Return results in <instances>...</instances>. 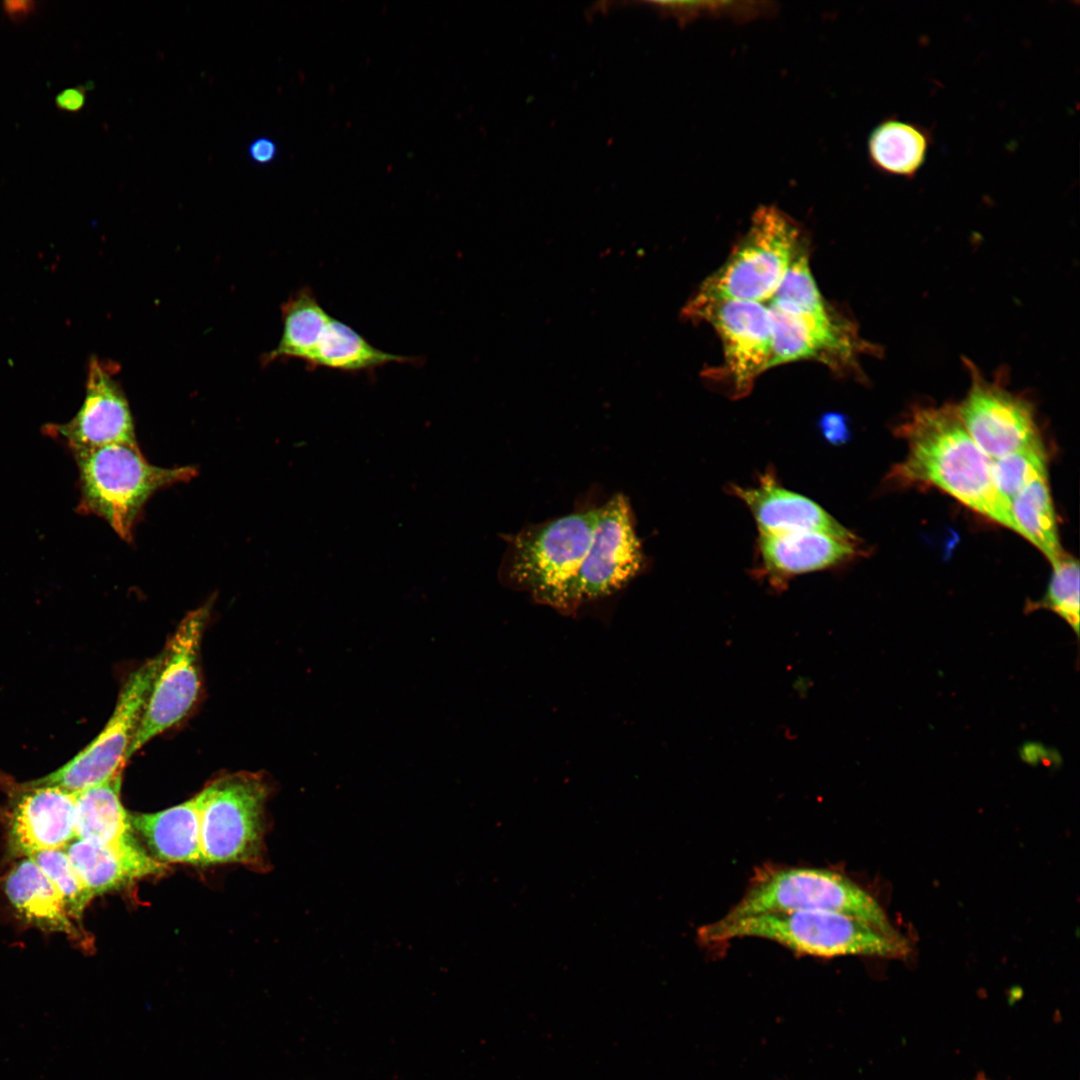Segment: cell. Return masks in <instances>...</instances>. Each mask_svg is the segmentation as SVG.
I'll use <instances>...</instances> for the list:
<instances>
[{
    "instance_id": "obj_8",
    "label": "cell",
    "mask_w": 1080,
    "mask_h": 1080,
    "mask_svg": "<svg viewBox=\"0 0 1080 1080\" xmlns=\"http://www.w3.org/2000/svg\"><path fill=\"white\" fill-rule=\"evenodd\" d=\"M767 307L773 338L770 368L813 360L837 373H858L860 356L880 353L878 346L859 335L853 321L825 300L799 308L771 299Z\"/></svg>"
},
{
    "instance_id": "obj_21",
    "label": "cell",
    "mask_w": 1080,
    "mask_h": 1080,
    "mask_svg": "<svg viewBox=\"0 0 1080 1080\" xmlns=\"http://www.w3.org/2000/svg\"><path fill=\"white\" fill-rule=\"evenodd\" d=\"M122 771L75 793V839L109 845L136 843L130 814L120 799Z\"/></svg>"
},
{
    "instance_id": "obj_7",
    "label": "cell",
    "mask_w": 1080,
    "mask_h": 1080,
    "mask_svg": "<svg viewBox=\"0 0 1080 1080\" xmlns=\"http://www.w3.org/2000/svg\"><path fill=\"white\" fill-rule=\"evenodd\" d=\"M203 864H260L264 850V779L249 772L225 775L198 793Z\"/></svg>"
},
{
    "instance_id": "obj_20",
    "label": "cell",
    "mask_w": 1080,
    "mask_h": 1080,
    "mask_svg": "<svg viewBox=\"0 0 1080 1080\" xmlns=\"http://www.w3.org/2000/svg\"><path fill=\"white\" fill-rule=\"evenodd\" d=\"M4 890L12 906L27 922L42 930L81 938L60 893L31 858L24 857L11 868Z\"/></svg>"
},
{
    "instance_id": "obj_26",
    "label": "cell",
    "mask_w": 1080,
    "mask_h": 1080,
    "mask_svg": "<svg viewBox=\"0 0 1080 1080\" xmlns=\"http://www.w3.org/2000/svg\"><path fill=\"white\" fill-rule=\"evenodd\" d=\"M1052 575L1043 597L1027 602L1025 612L1046 609L1059 616L1079 638L1080 591L1079 563L1063 553L1052 564Z\"/></svg>"
},
{
    "instance_id": "obj_32",
    "label": "cell",
    "mask_w": 1080,
    "mask_h": 1080,
    "mask_svg": "<svg viewBox=\"0 0 1080 1080\" xmlns=\"http://www.w3.org/2000/svg\"><path fill=\"white\" fill-rule=\"evenodd\" d=\"M86 93V86L65 88L55 96V105L64 112H80L86 104Z\"/></svg>"
},
{
    "instance_id": "obj_1",
    "label": "cell",
    "mask_w": 1080,
    "mask_h": 1080,
    "mask_svg": "<svg viewBox=\"0 0 1080 1080\" xmlns=\"http://www.w3.org/2000/svg\"><path fill=\"white\" fill-rule=\"evenodd\" d=\"M897 434L906 441L908 451L890 479L935 487L1016 532L1010 506L994 486L991 459L965 429L956 405L913 407Z\"/></svg>"
},
{
    "instance_id": "obj_14",
    "label": "cell",
    "mask_w": 1080,
    "mask_h": 1080,
    "mask_svg": "<svg viewBox=\"0 0 1080 1080\" xmlns=\"http://www.w3.org/2000/svg\"><path fill=\"white\" fill-rule=\"evenodd\" d=\"M118 372L115 362L90 358L83 403L58 430L75 452L111 444H137L133 416Z\"/></svg>"
},
{
    "instance_id": "obj_10",
    "label": "cell",
    "mask_w": 1080,
    "mask_h": 1080,
    "mask_svg": "<svg viewBox=\"0 0 1080 1080\" xmlns=\"http://www.w3.org/2000/svg\"><path fill=\"white\" fill-rule=\"evenodd\" d=\"M210 609L207 603L188 612L161 651V665L126 762L150 740L177 724L196 702L201 686L200 646Z\"/></svg>"
},
{
    "instance_id": "obj_15",
    "label": "cell",
    "mask_w": 1080,
    "mask_h": 1080,
    "mask_svg": "<svg viewBox=\"0 0 1080 1080\" xmlns=\"http://www.w3.org/2000/svg\"><path fill=\"white\" fill-rule=\"evenodd\" d=\"M859 538L821 531L759 534L756 574L775 589L795 576L839 566L862 554Z\"/></svg>"
},
{
    "instance_id": "obj_3",
    "label": "cell",
    "mask_w": 1080,
    "mask_h": 1080,
    "mask_svg": "<svg viewBox=\"0 0 1080 1080\" xmlns=\"http://www.w3.org/2000/svg\"><path fill=\"white\" fill-rule=\"evenodd\" d=\"M599 507H587L506 536L499 576L543 604L571 610V590L588 549Z\"/></svg>"
},
{
    "instance_id": "obj_23",
    "label": "cell",
    "mask_w": 1080,
    "mask_h": 1080,
    "mask_svg": "<svg viewBox=\"0 0 1080 1080\" xmlns=\"http://www.w3.org/2000/svg\"><path fill=\"white\" fill-rule=\"evenodd\" d=\"M417 358L382 351L349 325L333 317L325 327L308 368L370 372L389 363H416Z\"/></svg>"
},
{
    "instance_id": "obj_18",
    "label": "cell",
    "mask_w": 1080,
    "mask_h": 1080,
    "mask_svg": "<svg viewBox=\"0 0 1080 1080\" xmlns=\"http://www.w3.org/2000/svg\"><path fill=\"white\" fill-rule=\"evenodd\" d=\"M64 851L93 896L120 889L144 877L162 874L167 869L138 842L109 845L74 839Z\"/></svg>"
},
{
    "instance_id": "obj_2",
    "label": "cell",
    "mask_w": 1080,
    "mask_h": 1080,
    "mask_svg": "<svg viewBox=\"0 0 1080 1080\" xmlns=\"http://www.w3.org/2000/svg\"><path fill=\"white\" fill-rule=\"evenodd\" d=\"M740 938L775 942L795 953L822 958L849 955L900 957L908 943L892 939L858 918L822 910L757 914L736 920L722 918L698 930L704 945L720 946Z\"/></svg>"
},
{
    "instance_id": "obj_25",
    "label": "cell",
    "mask_w": 1080,
    "mask_h": 1080,
    "mask_svg": "<svg viewBox=\"0 0 1080 1080\" xmlns=\"http://www.w3.org/2000/svg\"><path fill=\"white\" fill-rule=\"evenodd\" d=\"M1016 532L1033 544L1052 564L1064 552L1047 478L1021 490L1010 504Z\"/></svg>"
},
{
    "instance_id": "obj_13",
    "label": "cell",
    "mask_w": 1080,
    "mask_h": 1080,
    "mask_svg": "<svg viewBox=\"0 0 1080 1080\" xmlns=\"http://www.w3.org/2000/svg\"><path fill=\"white\" fill-rule=\"evenodd\" d=\"M963 362L970 387L956 408L979 449L994 460L1041 441L1031 402L1007 390L999 379L989 381L970 359Z\"/></svg>"
},
{
    "instance_id": "obj_17",
    "label": "cell",
    "mask_w": 1080,
    "mask_h": 1080,
    "mask_svg": "<svg viewBox=\"0 0 1080 1080\" xmlns=\"http://www.w3.org/2000/svg\"><path fill=\"white\" fill-rule=\"evenodd\" d=\"M728 491L747 506L759 534L798 531L838 535L852 533L813 500L782 487L771 469L760 476L757 486L730 484Z\"/></svg>"
},
{
    "instance_id": "obj_4",
    "label": "cell",
    "mask_w": 1080,
    "mask_h": 1080,
    "mask_svg": "<svg viewBox=\"0 0 1080 1080\" xmlns=\"http://www.w3.org/2000/svg\"><path fill=\"white\" fill-rule=\"evenodd\" d=\"M794 910L843 913L874 926L888 937L906 941L880 903L846 874L830 868L764 864L755 870L741 898L721 917Z\"/></svg>"
},
{
    "instance_id": "obj_31",
    "label": "cell",
    "mask_w": 1080,
    "mask_h": 1080,
    "mask_svg": "<svg viewBox=\"0 0 1080 1080\" xmlns=\"http://www.w3.org/2000/svg\"><path fill=\"white\" fill-rule=\"evenodd\" d=\"M249 159L257 165H268L278 155V146L269 137L261 136L252 140L247 148Z\"/></svg>"
},
{
    "instance_id": "obj_9",
    "label": "cell",
    "mask_w": 1080,
    "mask_h": 1080,
    "mask_svg": "<svg viewBox=\"0 0 1080 1080\" xmlns=\"http://www.w3.org/2000/svg\"><path fill=\"white\" fill-rule=\"evenodd\" d=\"M161 661L162 652L133 671L120 691L110 719L94 740L66 764L31 783L78 793L121 772Z\"/></svg>"
},
{
    "instance_id": "obj_11",
    "label": "cell",
    "mask_w": 1080,
    "mask_h": 1080,
    "mask_svg": "<svg viewBox=\"0 0 1080 1080\" xmlns=\"http://www.w3.org/2000/svg\"><path fill=\"white\" fill-rule=\"evenodd\" d=\"M682 315L709 323L720 338L723 363L710 377L728 383L734 398L750 393L756 379L770 369L773 338L767 305L739 300L686 304Z\"/></svg>"
},
{
    "instance_id": "obj_33",
    "label": "cell",
    "mask_w": 1080,
    "mask_h": 1080,
    "mask_svg": "<svg viewBox=\"0 0 1080 1080\" xmlns=\"http://www.w3.org/2000/svg\"><path fill=\"white\" fill-rule=\"evenodd\" d=\"M35 9V3L32 1H4L3 10L5 14L13 22H22L25 20Z\"/></svg>"
},
{
    "instance_id": "obj_28",
    "label": "cell",
    "mask_w": 1080,
    "mask_h": 1080,
    "mask_svg": "<svg viewBox=\"0 0 1080 1080\" xmlns=\"http://www.w3.org/2000/svg\"><path fill=\"white\" fill-rule=\"evenodd\" d=\"M662 14L676 18L680 24L700 17L730 18L738 22L773 15L776 4L767 1H653Z\"/></svg>"
},
{
    "instance_id": "obj_24",
    "label": "cell",
    "mask_w": 1080,
    "mask_h": 1080,
    "mask_svg": "<svg viewBox=\"0 0 1080 1080\" xmlns=\"http://www.w3.org/2000/svg\"><path fill=\"white\" fill-rule=\"evenodd\" d=\"M281 312L282 335L278 345L265 357V362L299 359L308 367L332 316L322 307L309 287H303L291 295L282 304Z\"/></svg>"
},
{
    "instance_id": "obj_27",
    "label": "cell",
    "mask_w": 1080,
    "mask_h": 1080,
    "mask_svg": "<svg viewBox=\"0 0 1080 1080\" xmlns=\"http://www.w3.org/2000/svg\"><path fill=\"white\" fill-rule=\"evenodd\" d=\"M991 474L996 490L1010 506L1027 485L1047 478V457L1042 442L991 460Z\"/></svg>"
},
{
    "instance_id": "obj_19",
    "label": "cell",
    "mask_w": 1080,
    "mask_h": 1080,
    "mask_svg": "<svg viewBox=\"0 0 1080 1080\" xmlns=\"http://www.w3.org/2000/svg\"><path fill=\"white\" fill-rule=\"evenodd\" d=\"M130 821L159 862L203 864L198 794L163 811L130 814Z\"/></svg>"
},
{
    "instance_id": "obj_30",
    "label": "cell",
    "mask_w": 1080,
    "mask_h": 1080,
    "mask_svg": "<svg viewBox=\"0 0 1080 1080\" xmlns=\"http://www.w3.org/2000/svg\"><path fill=\"white\" fill-rule=\"evenodd\" d=\"M818 428L823 438L833 445H842L851 436L848 418L841 413L823 414L818 421Z\"/></svg>"
},
{
    "instance_id": "obj_6",
    "label": "cell",
    "mask_w": 1080,
    "mask_h": 1080,
    "mask_svg": "<svg viewBox=\"0 0 1080 1080\" xmlns=\"http://www.w3.org/2000/svg\"><path fill=\"white\" fill-rule=\"evenodd\" d=\"M805 244V233L791 216L775 206L759 207L726 261L701 283L686 304L770 301Z\"/></svg>"
},
{
    "instance_id": "obj_16",
    "label": "cell",
    "mask_w": 1080,
    "mask_h": 1080,
    "mask_svg": "<svg viewBox=\"0 0 1080 1080\" xmlns=\"http://www.w3.org/2000/svg\"><path fill=\"white\" fill-rule=\"evenodd\" d=\"M75 793L57 786H21L13 799L8 842L14 854L64 849L75 835Z\"/></svg>"
},
{
    "instance_id": "obj_22",
    "label": "cell",
    "mask_w": 1080,
    "mask_h": 1080,
    "mask_svg": "<svg viewBox=\"0 0 1080 1080\" xmlns=\"http://www.w3.org/2000/svg\"><path fill=\"white\" fill-rule=\"evenodd\" d=\"M930 144L931 136L925 128L888 118L872 130L867 147L869 159L879 171L912 178L925 164Z\"/></svg>"
},
{
    "instance_id": "obj_12",
    "label": "cell",
    "mask_w": 1080,
    "mask_h": 1080,
    "mask_svg": "<svg viewBox=\"0 0 1080 1080\" xmlns=\"http://www.w3.org/2000/svg\"><path fill=\"white\" fill-rule=\"evenodd\" d=\"M646 557L628 498L616 494L599 506L593 534L571 590V609L609 596L645 568Z\"/></svg>"
},
{
    "instance_id": "obj_29",
    "label": "cell",
    "mask_w": 1080,
    "mask_h": 1080,
    "mask_svg": "<svg viewBox=\"0 0 1080 1080\" xmlns=\"http://www.w3.org/2000/svg\"><path fill=\"white\" fill-rule=\"evenodd\" d=\"M28 857L60 893L71 919L79 920L94 896L79 878L64 849L41 851Z\"/></svg>"
},
{
    "instance_id": "obj_5",
    "label": "cell",
    "mask_w": 1080,
    "mask_h": 1080,
    "mask_svg": "<svg viewBox=\"0 0 1080 1080\" xmlns=\"http://www.w3.org/2000/svg\"><path fill=\"white\" fill-rule=\"evenodd\" d=\"M80 474L82 512L104 519L126 542L158 490L197 476L194 466L159 467L149 463L138 444H111L75 452Z\"/></svg>"
}]
</instances>
